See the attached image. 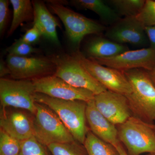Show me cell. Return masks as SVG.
<instances>
[{
  "mask_svg": "<svg viewBox=\"0 0 155 155\" xmlns=\"http://www.w3.org/2000/svg\"><path fill=\"white\" fill-rule=\"evenodd\" d=\"M6 50L8 54L21 57H28L39 51V50L33 47V45L23 41L21 38L16 40Z\"/></svg>",
  "mask_w": 155,
  "mask_h": 155,
  "instance_id": "484cf974",
  "label": "cell"
},
{
  "mask_svg": "<svg viewBox=\"0 0 155 155\" xmlns=\"http://www.w3.org/2000/svg\"><path fill=\"white\" fill-rule=\"evenodd\" d=\"M37 93L66 101H81L88 102L94 99L93 93L78 88L54 75L32 79Z\"/></svg>",
  "mask_w": 155,
  "mask_h": 155,
  "instance_id": "30bf717a",
  "label": "cell"
},
{
  "mask_svg": "<svg viewBox=\"0 0 155 155\" xmlns=\"http://www.w3.org/2000/svg\"><path fill=\"white\" fill-rule=\"evenodd\" d=\"M10 69H9L7 63L5 62L4 60H1L0 62V76L1 78H2L3 77L7 75H10Z\"/></svg>",
  "mask_w": 155,
  "mask_h": 155,
  "instance_id": "f546056e",
  "label": "cell"
},
{
  "mask_svg": "<svg viewBox=\"0 0 155 155\" xmlns=\"http://www.w3.org/2000/svg\"><path fill=\"white\" fill-rule=\"evenodd\" d=\"M47 147L53 155H88L84 145L75 141L65 143H54Z\"/></svg>",
  "mask_w": 155,
  "mask_h": 155,
  "instance_id": "7402d4cb",
  "label": "cell"
},
{
  "mask_svg": "<svg viewBox=\"0 0 155 155\" xmlns=\"http://www.w3.org/2000/svg\"><path fill=\"white\" fill-rule=\"evenodd\" d=\"M21 141L0 130V155H19Z\"/></svg>",
  "mask_w": 155,
  "mask_h": 155,
  "instance_id": "603a6c76",
  "label": "cell"
},
{
  "mask_svg": "<svg viewBox=\"0 0 155 155\" xmlns=\"http://www.w3.org/2000/svg\"><path fill=\"white\" fill-rule=\"evenodd\" d=\"M83 145L88 155H120L115 147L103 141L90 130Z\"/></svg>",
  "mask_w": 155,
  "mask_h": 155,
  "instance_id": "ffe728a7",
  "label": "cell"
},
{
  "mask_svg": "<svg viewBox=\"0 0 155 155\" xmlns=\"http://www.w3.org/2000/svg\"><path fill=\"white\" fill-rule=\"evenodd\" d=\"M145 30L149 41L150 48L155 50V25L146 26Z\"/></svg>",
  "mask_w": 155,
  "mask_h": 155,
  "instance_id": "f1b7e54d",
  "label": "cell"
},
{
  "mask_svg": "<svg viewBox=\"0 0 155 155\" xmlns=\"http://www.w3.org/2000/svg\"><path fill=\"white\" fill-rule=\"evenodd\" d=\"M32 80L1 78L0 101L1 110L12 107L23 109L35 115L36 94Z\"/></svg>",
  "mask_w": 155,
  "mask_h": 155,
  "instance_id": "52a82bcc",
  "label": "cell"
},
{
  "mask_svg": "<svg viewBox=\"0 0 155 155\" xmlns=\"http://www.w3.org/2000/svg\"><path fill=\"white\" fill-rule=\"evenodd\" d=\"M86 116L90 130L98 138L115 147L121 142L116 125L100 113L94 100L87 104Z\"/></svg>",
  "mask_w": 155,
  "mask_h": 155,
  "instance_id": "9a60e30c",
  "label": "cell"
},
{
  "mask_svg": "<svg viewBox=\"0 0 155 155\" xmlns=\"http://www.w3.org/2000/svg\"><path fill=\"white\" fill-rule=\"evenodd\" d=\"M148 72L149 73L150 77L153 82L154 84L155 85V67L152 71Z\"/></svg>",
  "mask_w": 155,
  "mask_h": 155,
  "instance_id": "1f68e13d",
  "label": "cell"
},
{
  "mask_svg": "<svg viewBox=\"0 0 155 155\" xmlns=\"http://www.w3.org/2000/svg\"><path fill=\"white\" fill-rule=\"evenodd\" d=\"M119 140L128 155L155 153V126L132 116L116 126Z\"/></svg>",
  "mask_w": 155,
  "mask_h": 155,
  "instance_id": "3957f363",
  "label": "cell"
},
{
  "mask_svg": "<svg viewBox=\"0 0 155 155\" xmlns=\"http://www.w3.org/2000/svg\"><path fill=\"white\" fill-rule=\"evenodd\" d=\"M145 27L155 25V1L146 0L141 11L135 16Z\"/></svg>",
  "mask_w": 155,
  "mask_h": 155,
  "instance_id": "d4e9b609",
  "label": "cell"
},
{
  "mask_svg": "<svg viewBox=\"0 0 155 155\" xmlns=\"http://www.w3.org/2000/svg\"><path fill=\"white\" fill-rule=\"evenodd\" d=\"M11 77L32 80L54 74L56 66L49 58L21 57L8 54L6 61Z\"/></svg>",
  "mask_w": 155,
  "mask_h": 155,
  "instance_id": "9c48e42d",
  "label": "cell"
},
{
  "mask_svg": "<svg viewBox=\"0 0 155 155\" xmlns=\"http://www.w3.org/2000/svg\"><path fill=\"white\" fill-rule=\"evenodd\" d=\"M146 155H155V153H148Z\"/></svg>",
  "mask_w": 155,
  "mask_h": 155,
  "instance_id": "d6a6232c",
  "label": "cell"
},
{
  "mask_svg": "<svg viewBox=\"0 0 155 155\" xmlns=\"http://www.w3.org/2000/svg\"><path fill=\"white\" fill-rule=\"evenodd\" d=\"M46 148L47 147L41 143L34 136L21 141L19 155H50Z\"/></svg>",
  "mask_w": 155,
  "mask_h": 155,
  "instance_id": "cb8c5ba5",
  "label": "cell"
},
{
  "mask_svg": "<svg viewBox=\"0 0 155 155\" xmlns=\"http://www.w3.org/2000/svg\"><path fill=\"white\" fill-rule=\"evenodd\" d=\"M71 55L107 90L124 95L132 92L131 86L123 71L101 65L85 57L79 50Z\"/></svg>",
  "mask_w": 155,
  "mask_h": 155,
  "instance_id": "ba28073f",
  "label": "cell"
},
{
  "mask_svg": "<svg viewBox=\"0 0 155 155\" xmlns=\"http://www.w3.org/2000/svg\"><path fill=\"white\" fill-rule=\"evenodd\" d=\"M89 59L103 66L120 71L142 69L150 72L155 67V50L150 47L129 50L111 58Z\"/></svg>",
  "mask_w": 155,
  "mask_h": 155,
  "instance_id": "8fae6325",
  "label": "cell"
},
{
  "mask_svg": "<svg viewBox=\"0 0 155 155\" xmlns=\"http://www.w3.org/2000/svg\"><path fill=\"white\" fill-rule=\"evenodd\" d=\"M13 9V16L11 26L8 32V37L24 22H33L34 11L32 2L30 0H10Z\"/></svg>",
  "mask_w": 155,
  "mask_h": 155,
  "instance_id": "d6986e66",
  "label": "cell"
},
{
  "mask_svg": "<svg viewBox=\"0 0 155 155\" xmlns=\"http://www.w3.org/2000/svg\"><path fill=\"white\" fill-rule=\"evenodd\" d=\"M94 100L100 113L116 126L123 124L132 116L124 95L107 90L95 95Z\"/></svg>",
  "mask_w": 155,
  "mask_h": 155,
  "instance_id": "4fadbf2b",
  "label": "cell"
},
{
  "mask_svg": "<svg viewBox=\"0 0 155 155\" xmlns=\"http://www.w3.org/2000/svg\"><path fill=\"white\" fill-rule=\"evenodd\" d=\"M35 100L54 112L75 140L84 144L88 130L86 125L87 102L58 99L39 93H36Z\"/></svg>",
  "mask_w": 155,
  "mask_h": 155,
  "instance_id": "7a4b0ae2",
  "label": "cell"
},
{
  "mask_svg": "<svg viewBox=\"0 0 155 155\" xmlns=\"http://www.w3.org/2000/svg\"><path fill=\"white\" fill-rule=\"evenodd\" d=\"M49 58L56 66L54 75L70 85L88 90L95 95L107 90L92 76L72 55L58 54L50 56Z\"/></svg>",
  "mask_w": 155,
  "mask_h": 155,
  "instance_id": "8992f818",
  "label": "cell"
},
{
  "mask_svg": "<svg viewBox=\"0 0 155 155\" xmlns=\"http://www.w3.org/2000/svg\"><path fill=\"white\" fill-rule=\"evenodd\" d=\"M154 125H155V123H154Z\"/></svg>",
  "mask_w": 155,
  "mask_h": 155,
  "instance_id": "836d02e7",
  "label": "cell"
},
{
  "mask_svg": "<svg viewBox=\"0 0 155 155\" xmlns=\"http://www.w3.org/2000/svg\"><path fill=\"white\" fill-rule=\"evenodd\" d=\"M120 17H135L141 11L145 0H110L107 1Z\"/></svg>",
  "mask_w": 155,
  "mask_h": 155,
  "instance_id": "44dd1931",
  "label": "cell"
},
{
  "mask_svg": "<svg viewBox=\"0 0 155 155\" xmlns=\"http://www.w3.org/2000/svg\"><path fill=\"white\" fill-rule=\"evenodd\" d=\"M70 3L78 9L88 10L94 12L106 24L112 25L121 19L114 8L101 0H72L70 1Z\"/></svg>",
  "mask_w": 155,
  "mask_h": 155,
  "instance_id": "ac0fdd59",
  "label": "cell"
},
{
  "mask_svg": "<svg viewBox=\"0 0 155 155\" xmlns=\"http://www.w3.org/2000/svg\"><path fill=\"white\" fill-rule=\"evenodd\" d=\"M132 89L125 95L132 116L150 124L155 122V85L147 70L142 69L123 71Z\"/></svg>",
  "mask_w": 155,
  "mask_h": 155,
  "instance_id": "6da1fadb",
  "label": "cell"
},
{
  "mask_svg": "<svg viewBox=\"0 0 155 155\" xmlns=\"http://www.w3.org/2000/svg\"><path fill=\"white\" fill-rule=\"evenodd\" d=\"M32 3L34 11L33 25L38 28L42 36L57 45H61L57 31L58 27L61 26L57 19L44 2L37 0L32 1Z\"/></svg>",
  "mask_w": 155,
  "mask_h": 155,
  "instance_id": "2e32d148",
  "label": "cell"
},
{
  "mask_svg": "<svg viewBox=\"0 0 155 155\" xmlns=\"http://www.w3.org/2000/svg\"><path fill=\"white\" fill-rule=\"evenodd\" d=\"M1 129L12 137L22 141L34 136L33 119L24 112L1 110Z\"/></svg>",
  "mask_w": 155,
  "mask_h": 155,
  "instance_id": "5bb4252c",
  "label": "cell"
},
{
  "mask_svg": "<svg viewBox=\"0 0 155 155\" xmlns=\"http://www.w3.org/2000/svg\"><path fill=\"white\" fill-rule=\"evenodd\" d=\"M51 12L57 15L65 26L67 37L78 49L86 35L99 34L106 30L104 25L64 5L61 1H48Z\"/></svg>",
  "mask_w": 155,
  "mask_h": 155,
  "instance_id": "277c9868",
  "label": "cell"
},
{
  "mask_svg": "<svg viewBox=\"0 0 155 155\" xmlns=\"http://www.w3.org/2000/svg\"><path fill=\"white\" fill-rule=\"evenodd\" d=\"M127 51H129V48L125 45L117 43L101 37L92 39L87 43L85 48L89 58H111Z\"/></svg>",
  "mask_w": 155,
  "mask_h": 155,
  "instance_id": "e0dca14e",
  "label": "cell"
},
{
  "mask_svg": "<svg viewBox=\"0 0 155 155\" xmlns=\"http://www.w3.org/2000/svg\"><path fill=\"white\" fill-rule=\"evenodd\" d=\"M115 147L116 148L120 155H128L121 142Z\"/></svg>",
  "mask_w": 155,
  "mask_h": 155,
  "instance_id": "4dcf8cb0",
  "label": "cell"
},
{
  "mask_svg": "<svg viewBox=\"0 0 155 155\" xmlns=\"http://www.w3.org/2000/svg\"><path fill=\"white\" fill-rule=\"evenodd\" d=\"M109 39L120 44H128L143 48L149 40L145 26L135 17H124L111 25L106 31Z\"/></svg>",
  "mask_w": 155,
  "mask_h": 155,
  "instance_id": "7c38bea8",
  "label": "cell"
},
{
  "mask_svg": "<svg viewBox=\"0 0 155 155\" xmlns=\"http://www.w3.org/2000/svg\"><path fill=\"white\" fill-rule=\"evenodd\" d=\"M41 36L39 30L36 26L33 25L32 28L26 31L24 35L20 38L25 42L33 45L39 41Z\"/></svg>",
  "mask_w": 155,
  "mask_h": 155,
  "instance_id": "83f0119b",
  "label": "cell"
},
{
  "mask_svg": "<svg viewBox=\"0 0 155 155\" xmlns=\"http://www.w3.org/2000/svg\"><path fill=\"white\" fill-rule=\"evenodd\" d=\"M8 0L0 1V35L2 37L8 28L10 19V10Z\"/></svg>",
  "mask_w": 155,
  "mask_h": 155,
  "instance_id": "4316f807",
  "label": "cell"
},
{
  "mask_svg": "<svg viewBox=\"0 0 155 155\" xmlns=\"http://www.w3.org/2000/svg\"><path fill=\"white\" fill-rule=\"evenodd\" d=\"M36 112L33 119L34 136L47 147L54 143L75 141L72 134L58 115L48 106L36 102Z\"/></svg>",
  "mask_w": 155,
  "mask_h": 155,
  "instance_id": "5b68a950",
  "label": "cell"
}]
</instances>
